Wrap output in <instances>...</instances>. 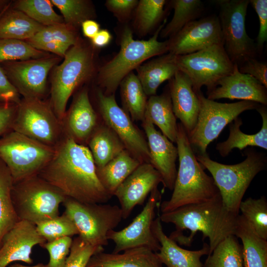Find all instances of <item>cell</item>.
<instances>
[{"label":"cell","mask_w":267,"mask_h":267,"mask_svg":"<svg viewBox=\"0 0 267 267\" xmlns=\"http://www.w3.org/2000/svg\"><path fill=\"white\" fill-rule=\"evenodd\" d=\"M234 235L242 241L243 267H267V240L241 215L238 216Z\"/></svg>","instance_id":"83f0119b"},{"label":"cell","mask_w":267,"mask_h":267,"mask_svg":"<svg viewBox=\"0 0 267 267\" xmlns=\"http://www.w3.org/2000/svg\"><path fill=\"white\" fill-rule=\"evenodd\" d=\"M141 164L125 149L104 166L96 167V171L100 182L113 196L118 186Z\"/></svg>","instance_id":"f546056e"},{"label":"cell","mask_w":267,"mask_h":267,"mask_svg":"<svg viewBox=\"0 0 267 267\" xmlns=\"http://www.w3.org/2000/svg\"><path fill=\"white\" fill-rule=\"evenodd\" d=\"M21 99L9 80L0 63V104L18 105Z\"/></svg>","instance_id":"c3c4849f"},{"label":"cell","mask_w":267,"mask_h":267,"mask_svg":"<svg viewBox=\"0 0 267 267\" xmlns=\"http://www.w3.org/2000/svg\"><path fill=\"white\" fill-rule=\"evenodd\" d=\"M177 147L179 167L170 199L160 204L162 213L211 199L220 194L213 178L204 171L189 142L187 133L178 124Z\"/></svg>","instance_id":"3957f363"},{"label":"cell","mask_w":267,"mask_h":267,"mask_svg":"<svg viewBox=\"0 0 267 267\" xmlns=\"http://www.w3.org/2000/svg\"><path fill=\"white\" fill-rule=\"evenodd\" d=\"M168 52L175 55L192 53L217 44H223L218 16L211 15L186 24L168 40Z\"/></svg>","instance_id":"e0dca14e"},{"label":"cell","mask_w":267,"mask_h":267,"mask_svg":"<svg viewBox=\"0 0 267 267\" xmlns=\"http://www.w3.org/2000/svg\"><path fill=\"white\" fill-rule=\"evenodd\" d=\"M62 123L65 135L78 143H87L99 124L87 89L76 96Z\"/></svg>","instance_id":"603a6c76"},{"label":"cell","mask_w":267,"mask_h":267,"mask_svg":"<svg viewBox=\"0 0 267 267\" xmlns=\"http://www.w3.org/2000/svg\"><path fill=\"white\" fill-rule=\"evenodd\" d=\"M142 126L147 139L150 164L161 175L164 187L173 190L177 174L176 165L178 157L177 147L156 130L146 116L142 121Z\"/></svg>","instance_id":"ffe728a7"},{"label":"cell","mask_w":267,"mask_h":267,"mask_svg":"<svg viewBox=\"0 0 267 267\" xmlns=\"http://www.w3.org/2000/svg\"><path fill=\"white\" fill-rule=\"evenodd\" d=\"M9 267H48L47 265L39 263L34 266H26L19 264H14L10 265Z\"/></svg>","instance_id":"11a10c76"},{"label":"cell","mask_w":267,"mask_h":267,"mask_svg":"<svg viewBox=\"0 0 267 267\" xmlns=\"http://www.w3.org/2000/svg\"><path fill=\"white\" fill-rule=\"evenodd\" d=\"M96 97L103 123L114 132L133 157L141 163L150 164L147 141L128 114L117 104L115 94L106 95L98 90Z\"/></svg>","instance_id":"5bb4252c"},{"label":"cell","mask_w":267,"mask_h":267,"mask_svg":"<svg viewBox=\"0 0 267 267\" xmlns=\"http://www.w3.org/2000/svg\"><path fill=\"white\" fill-rule=\"evenodd\" d=\"M239 210L250 223L256 233L267 240V201L266 197H251L242 201Z\"/></svg>","instance_id":"ab89813d"},{"label":"cell","mask_w":267,"mask_h":267,"mask_svg":"<svg viewBox=\"0 0 267 267\" xmlns=\"http://www.w3.org/2000/svg\"><path fill=\"white\" fill-rule=\"evenodd\" d=\"M171 3L174 13L171 20L160 33L162 38L174 36L188 23L196 20L204 9L200 0H173Z\"/></svg>","instance_id":"e575fe53"},{"label":"cell","mask_w":267,"mask_h":267,"mask_svg":"<svg viewBox=\"0 0 267 267\" xmlns=\"http://www.w3.org/2000/svg\"><path fill=\"white\" fill-rule=\"evenodd\" d=\"M11 197L19 220L35 225L59 215V206L67 198L38 175L13 183Z\"/></svg>","instance_id":"52a82bcc"},{"label":"cell","mask_w":267,"mask_h":267,"mask_svg":"<svg viewBox=\"0 0 267 267\" xmlns=\"http://www.w3.org/2000/svg\"><path fill=\"white\" fill-rule=\"evenodd\" d=\"M144 116L161 131L171 142H176L178 124L173 110L169 90L147 100Z\"/></svg>","instance_id":"f1b7e54d"},{"label":"cell","mask_w":267,"mask_h":267,"mask_svg":"<svg viewBox=\"0 0 267 267\" xmlns=\"http://www.w3.org/2000/svg\"><path fill=\"white\" fill-rule=\"evenodd\" d=\"M208 256L203 267H243L242 245L234 235L223 239Z\"/></svg>","instance_id":"d590c367"},{"label":"cell","mask_w":267,"mask_h":267,"mask_svg":"<svg viewBox=\"0 0 267 267\" xmlns=\"http://www.w3.org/2000/svg\"><path fill=\"white\" fill-rule=\"evenodd\" d=\"M94 68L93 48L79 41L68 50L62 62L54 68L49 103L60 121L66 114L69 98L77 88L92 76Z\"/></svg>","instance_id":"8992f818"},{"label":"cell","mask_w":267,"mask_h":267,"mask_svg":"<svg viewBox=\"0 0 267 267\" xmlns=\"http://www.w3.org/2000/svg\"><path fill=\"white\" fill-rule=\"evenodd\" d=\"M62 15L64 24L75 30L94 15L90 2L85 0H51Z\"/></svg>","instance_id":"f35d334b"},{"label":"cell","mask_w":267,"mask_h":267,"mask_svg":"<svg viewBox=\"0 0 267 267\" xmlns=\"http://www.w3.org/2000/svg\"><path fill=\"white\" fill-rule=\"evenodd\" d=\"M36 226L38 232L45 242L78 235L75 224L64 212L62 215L40 222Z\"/></svg>","instance_id":"b9f144b4"},{"label":"cell","mask_w":267,"mask_h":267,"mask_svg":"<svg viewBox=\"0 0 267 267\" xmlns=\"http://www.w3.org/2000/svg\"><path fill=\"white\" fill-rule=\"evenodd\" d=\"M37 175L66 197L80 202L104 204L112 197L98 178L88 147L65 134L51 159Z\"/></svg>","instance_id":"6da1fadb"},{"label":"cell","mask_w":267,"mask_h":267,"mask_svg":"<svg viewBox=\"0 0 267 267\" xmlns=\"http://www.w3.org/2000/svg\"><path fill=\"white\" fill-rule=\"evenodd\" d=\"M44 27L23 12L8 8L0 18V38L26 41Z\"/></svg>","instance_id":"1f68e13d"},{"label":"cell","mask_w":267,"mask_h":267,"mask_svg":"<svg viewBox=\"0 0 267 267\" xmlns=\"http://www.w3.org/2000/svg\"><path fill=\"white\" fill-rule=\"evenodd\" d=\"M86 267H163L156 252L146 247L128 249L120 253L93 255Z\"/></svg>","instance_id":"d4e9b609"},{"label":"cell","mask_w":267,"mask_h":267,"mask_svg":"<svg viewBox=\"0 0 267 267\" xmlns=\"http://www.w3.org/2000/svg\"><path fill=\"white\" fill-rule=\"evenodd\" d=\"M120 94L123 109L133 121H142L147 103V95L136 74H128L121 81Z\"/></svg>","instance_id":"d6a6232c"},{"label":"cell","mask_w":267,"mask_h":267,"mask_svg":"<svg viewBox=\"0 0 267 267\" xmlns=\"http://www.w3.org/2000/svg\"><path fill=\"white\" fill-rule=\"evenodd\" d=\"M87 143L96 168L104 166L126 149L118 136L103 123L98 125Z\"/></svg>","instance_id":"4dcf8cb0"},{"label":"cell","mask_w":267,"mask_h":267,"mask_svg":"<svg viewBox=\"0 0 267 267\" xmlns=\"http://www.w3.org/2000/svg\"><path fill=\"white\" fill-rule=\"evenodd\" d=\"M240 72L249 75L267 88V64L250 58L238 66Z\"/></svg>","instance_id":"7dc6e473"},{"label":"cell","mask_w":267,"mask_h":267,"mask_svg":"<svg viewBox=\"0 0 267 267\" xmlns=\"http://www.w3.org/2000/svg\"><path fill=\"white\" fill-rule=\"evenodd\" d=\"M45 242L38 232L36 225L26 221H19L3 238L0 247V267H6L16 261L32 264L33 248Z\"/></svg>","instance_id":"d6986e66"},{"label":"cell","mask_w":267,"mask_h":267,"mask_svg":"<svg viewBox=\"0 0 267 267\" xmlns=\"http://www.w3.org/2000/svg\"><path fill=\"white\" fill-rule=\"evenodd\" d=\"M60 60L57 56L0 64L10 82L23 98L42 99L46 89L47 75Z\"/></svg>","instance_id":"2e32d148"},{"label":"cell","mask_w":267,"mask_h":267,"mask_svg":"<svg viewBox=\"0 0 267 267\" xmlns=\"http://www.w3.org/2000/svg\"><path fill=\"white\" fill-rule=\"evenodd\" d=\"M262 119L261 130L255 134H249L240 130L242 125L241 118H236L229 124V134L227 139L217 144L216 149L222 157L227 156L232 149L241 150L247 146H257L267 149V109L266 106L260 104L256 109Z\"/></svg>","instance_id":"484cf974"},{"label":"cell","mask_w":267,"mask_h":267,"mask_svg":"<svg viewBox=\"0 0 267 267\" xmlns=\"http://www.w3.org/2000/svg\"><path fill=\"white\" fill-rule=\"evenodd\" d=\"M72 241L71 237L66 236L45 242L41 245L49 254V259L46 264L48 267H65Z\"/></svg>","instance_id":"f6af8a7d"},{"label":"cell","mask_w":267,"mask_h":267,"mask_svg":"<svg viewBox=\"0 0 267 267\" xmlns=\"http://www.w3.org/2000/svg\"><path fill=\"white\" fill-rule=\"evenodd\" d=\"M62 204L64 213L78 230V236L92 246L108 245V233L123 219L121 208L116 205L85 203L69 198Z\"/></svg>","instance_id":"30bf717a"},{"label":"cell","mask_w":267,"mask_h":267,"mask_svg":"<svg viewBox=\"0 0 267 267\" xmlns=\"http://www.w3.org/2000/svg\"><path fill=\"white\" fill-rule=\"evenodd\" d=\"M138 2L137 0H107L105 6L119 21L124 22L130 17Z\"/></svg>","instance_id":"681fc988"},{"label":"cell","mask_w":267,"mask_h":267,"mask_svg":"<svg viewBox=\"0 0 267 267\" xmlns=\"http://www.w3.org/2000/svg\"><path fill=\"white\" fill-rule=\"evenodd\" d=\"M13 185L11 173L0 159V247L3 237L19 221L12 200Z\"/></svg>","instance_id":"836d02e7"},{"label":"cell","mask_w":267,"mask_h":267,"mask_svg":"<svg viewBox=\"0 0 267 267\" xmlns=\"http://www.w3.org/2000/svg\"><path fill=\"white\" fill-rule=\"evenodd\" d=\"M103 250L104 247L91 245L78 236L73 239L65 267H86L93 255Z\"/></svg>","instance_id":"ee69618b"},{"label":"cell","mask_w":267,"mask_h":267,"mask_svg":"<svg viewBox=\"0 0 267 267\" xmlns=\"http://www.w3.org/2000/svg\"><path fill=\"white\" fill-rule=\"evenodd\" d=\"M178 70L190 79L195 92L203 86L209 91L218 82L231 74L234 64L226 54L223 44H217L198 51L183 55H176Z\"/></svg>","instance_id":"4fadbf2b"},{"label":"cell","mask_w":267,"mask_h":267,"mask_svg":"<svg viewBox=\"0 0 267 267\" xmlns=\"http://www.w3.org/2000/svg\"><path fill=\"white\" fill-rule=\"evenodd\" d=\"M167 20L159 26L148 40H135L129 26L124 28L120 38L119 52L100 69L98 83L106 95L115 94L123 79L151 57L168 52V42H160L158 38Z\"/></svg>","instance_id":"277c9868"},{"label":"cell","mask_w":267,"mask_h":267,"mask_svg":"<svg viewBox=\"0 0 267 267\" xmlns=\"http://www.w3.org/2000/svg\"><path fill=\"white\" fill-rule=\"evenodd\" d=\"M218 16L223 48L230 60L238 66L258 51L254 40L247 34L245 20L249 0H218Z\"/></svg>","instance_id":"8fae6325"},{"label":"cell","mask_w":267,"mask_h":267,"mask_svg":"<svg viewBox=\"0 0 267 267\" xmlns=\"http://www.w3.org/2000/svg\"><path fill=\"white\" fill-rule=\"evenodd\" d=\"M34 47L41 51L50 52L57 56L64 57L71 46L61 42H49L36 45Z\"/></svg>","instance_id":"816d5d0a"},{"label":"cell","mask_w":267,"mask_h":267,"mask_svg":"<svg viewBox=\"0 0 267 267\" xmlns=\"http://www.w3.org/2000/svg\"><path fill=\"white\" fill-rule=\"evenodd\" d=\"M259 19L260 28L256 45L258 52L261 53L267 40V0H249Z\"/></svg>","instance_id":"bcb514c9"},{"label":"cell","mask_w":267,"mask_h":267,"mask_svg":"<svg viewBox=\"0 0 267 267\" xmlns=\"http://www.w3.org/2000/svg\"><path fill=\"white\" fill-rule=\"evenodd\" d=\"M165 0H140L135 9L134 25L138 34L145 36L151 31L163 17Z\"/></svg>","instance_id":"8d00e7d4"},{"label":"cell","mask_w":267,"mask_h":267,"mask_svg":"<svg viewBox=\"0 0 267 267\" xmlns=\"http://www.w3.org/2000/svg\"><path fill=\"white\" fill-rule=\"evenodd\" d=\"M267 88L251 76L239 72L235 64L233 72L220 80L217 86L207 91V98L250 101L267 105Z\"/></svg>","instance_id":"44dd1931"},{"label":"cell","mask_w":267,"mask_h":267,"mask_svg":"<svg viewBox=\"0 0 267 267\" xmlns=\"http://www.w3.org/2000/svg\"><path fill=\"white\" fill-rule=\"evenodd\" d=\"M9 5L7 0H0V13L7 6Z\"/></svg>","instance_id":"9f6ffc18"},{"label":"cell","mask_w":267,"mask_h":267,"mask_svg":"<svg viewBox=\"0 0 267 267\" xmlns=\"http://www.w3.org/2000/svg\"><path fill=\"white\" fill-rule=\"evenodd\" d=\"M246 154L243 161L234 165L217 162L207 153L195 155L203 168L211 173L224 207L235 214H239L240 204L252 180L267 167L265 154L248 149Z\"/></svg>","instance_id":"5b68a950"},{"label":"cell","mask_w":267,"mask_h":267,"mask_svg":"<svg viewBox=\"0 0 267 267\" xmlns=\"http://www.w3.org/2000/svg\"><path fill=\"white\" fill-rule=\"evenodd\" d=\"M9 5L7 6L6 7H5L0 13V18L2 16V15L3 14V13L6 11V10L9 8Z\"/></svg>","instance_id":"6f0895ef"},{"label":"cell","mask_w":267,"mask_h":267,"mask_svg":"<svg viewBox=\"0 0 267 267\" xmlns=\"http://www.w3.org/2000/svg\"><path fill=\"white\" fill-rule=\"evenodd\" d=\"M162 182L161 175L151 164L141 163L113 194L120 203L123 219L128 218L136 206L143 205L148 195Z\"/></svg>","instance_id":"ac0fdd59"},{"label":"cell","mask_w":267,"mask_h":267,"mask_svg":"<svg viewBox=\"0 0 267 267\" xmlns=\"http://www.w3.org/2000/svg\"><path fill=\"white\" fill-rule=\"evenodd\" d=\"M17 105L0 104V136L11 130Z\"/></svg>","instance_id":"f907efd6"},{"label":"cell","mask_w":267,"mask_h":267,"mask_svg":"<svg viewBox=\"0 0 267 267\" xmlns=\"http://www.w3.org/2000/svg\"><path fill=\"white\" fill-rule=\"evenodd\" d=\"M136 70L146 95H155L161 84L172 79L178 70L176 55L169 52L163 54L140 65Z\"/></svg>","instance_id":"4316f807"},{"label":"cell","mask_w":267,"mask_h":267,"mask_svg":"<svg viewBox=\"0 0 267 267\" xmlns=\"http://www.w3.org/2000/svg\"><path fill=\"white\" fill-rule=\"evenodd\" d=\"M48 55L49 54L34 48L26 41L0 38V63L37 59Z\"/></svg>","instance_id":"60d3db41"},{"label":"cell","mask_w":267,"mask_h":267,"mask_svg":"<svg viewBox=\"0 0 267 267\" xmlns=\"http://www.w3.org/2000/svg\"><path fill=\"white\" fill-rule=\"evenodd\" d=\"M161 194L158 188L150 194L142 210L127 226L121 230L114 229L107 234L108 240L115 243L112 253H119L128 249L146 247L155 252L159 251L160 244L152 230L156 208L160 204Z\"/></svg>","instance_id":"9a60e30c"},{"label":"cell","mask_w":267,"mask_h":267,"mask_svg":"<svg viewBox=\"0 0 267 267\" xmlns=\"http://www.w3.org/2000/svg\"><path fill=\"white\" fill-rule=\"evenodd\" d=\"M54 152L55 147L11 130L0 136V159L9 169L13 183L37 175Z\"/></svg>","instance_id":"9c48e42d"},{"label":"cell","mask_w":267,"mask_h":267,"mask_svg":"<svg viewBox=\"0 0 267 267\" xmlns=\"http://www.w3.org/2000/svg\"><path fill=\"white\" fill-rule=\"evenodd\" d=\"M79 41L76 30L64 23L44 26L26 42L33 47L49 42H61L71 47L76 44Z\"/></svg>","instance_id":"7bdbcfd3"},{"label":"cell","mask_w":267,"mask_h":267,"mask_svg":"<svg viewBox=\"0 0 267 267\" xmlns=\"http://www.w3.org/2000/svg\"><path fill=\"white\" fill-rule=\"evenodd\" d=\"M169 93L173 110L189 134L195 127L199 111V100L189 78L178 70L169 80Z\"/></svg>","instance_id":"7402d4cb"},{"label":"cell","mask_w":267,"mask_h":267,"mask_svg":"<svg viewBox=\"0 0 267 267\" xmlns=\"http://www.w3.org/2000/svg\"><path fill=\"white\" fill-rule=\"evenodd\" d=\"M84 35L92 39L100 30V26L95 21L89 19L85 21L81 25Z\"/></svg>","instance_id":"db71d44e"},{"label":"cell","mask_w":267,"mask_h":267,"mask_svg":"<svg viewBox=\"0 0 267 267\" xmlns=\"http://www.w3.org/2000/svg\"><path fill=\"white\" fill-rule=\"evenodd\" d=\"M152 230L160 244V250L156 253L163 265L167 267H203L200 259L209 254L208 244L204 243L201 249L195 251L180 247L165 233L159 216L154 220Z\"/></svg>","instance_id":"cb8c5ba5"},{"label":"cell","mask_w":267,"mask_h":267,"mask_svg":"<svg viewBox=\"0 0 267 267\" xmlns=\"http://www.w3.org/2000/svg\"><path fill=\"white\" fill-rule=\"evenodd\" d=\"M239 215L224 207L219 194L206 201L162 213L159 217L161 222L174 224V232L177 233L190 231L189 236L174 240L179 244L189 246L196 232H201L203 240L208 238L209 240V255L223 239L234 235Z\"/></svg>","instance_id":"7a4b0ae2"},{"label":"cell","mask_w":267,"mask_h":267,"mask_svg":"<svg viewBox=\"0 0 267 267\" xmlns=\"http://www.w3.org/2000/svg\"><path fill=\"white\" fill-rule=\"evenodd\" d=\"M199 100L196 124L187 134L195 155L207 154L208 145L218 138L224 128L244 111L256 109L260 104L241 100L221 103L208 99L201 91L196 92Z\"/></svg>","instance_id":"ba28073f"},{"label":"cell","mask_w":267,"mask_h":267,"mask_svg":"<svg viewBox=\"0 0 267 267\" xmlns=\"http://www.w3.org/2000/svg\"><path fill=\"white\" fill-rule=\"evenodd\" d=\"M14 8L44 26L64 23L62 16L53 9L50 0H19L15 2Z\"/></svg>","instance_id":"74e56055"},{"label":"cell","mask_w":267,"mask_h":267,"mask_svg":"<svg viewBox=\"0 0 267 267\" xmlns=\"http://www.w3.org/2000/svg\"><path fill=\"white\" fill-rule=\"evenodd\" d=\"M111 39L112 36L107 30L101 29L91 39V41L93 46L100 48L107 45Z\"/></svg>","instance_id":"f5cc1de1"},{"label":"cell","mask_w":267,"mask_h":267,"mask_svg":"<svg viewBox=\"0 0 267 267\" xmlns=\"http://www.w3.org/2000/svg\"><path fill=\"white\" fill-rule=\"evenodd\" d=\"M11 130L53 147L64 135L62 122L50 103L41 99H21L17 105Z\"/></svg>","instance_id":"7c38bea8"}]
</instances>
